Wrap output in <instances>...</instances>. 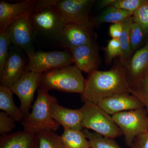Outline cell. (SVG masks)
<instances>
[{
    "mask_svg": "<svg viewBox=\"0 0 148 148\" xmlns=\"http://www.w3.org/2000/svg\"><path fill=\"white\" fill-rule=\"evenodd\" d=\"M126 92L130 93L126 69L117 66L109 71L97 70L88 74L81 95L84 102L97 104L105 98Z\"/></svg>",
    "mask_w": 148,
    "mask_h": 148,
    "instance_id": "obj_1",
    "label": "cell"
},
{
    "mask_svg": "<svg viewBox=\"0 0 148 148\" xmlns=\"http://www.w3.org/2000/svg\"><path fill=\"white\" fill-rule=\"evenodd\" d=\"M86 79L75 65L66 66L42 74L39 89L48 92L51 89L82 95Z\"/></svg>",
    "mask_w": 148,
    "mask_h": 148,
    "instance_id": "obj_2",
    "label": "cell"
},
{
    "mask_svg": "<svg viewBox=\"0 0 148 148\" xmlns=\"http://www.w3.org/2000/svg\"><path fill=\"white\" fill-rule=\"evenodd\" d=\"M56 101V98L48 91L38 88L32 112L21 121L24 130L35 134L41 130H58L60 125L53 119L51 112L52 104Z\"/></svg>",
    "mask_w": 148,
    "mask_h": 148,
    "instance_id": "obj_3",
    "label": "cell"
},
{
    "mask_svg": "<svg viewBox=\"0 0 148 148\" xmlns=\"http://www.w3.org/2000/svg\"><path fill=\"white\" fill-rule=\"evenodd\" d=\"M80 108L84 129L93 130L103 137L114 139L123 135L112 116L107 113L97 104L85 102Z\"/></svg>",
    "mask_w": 148,
    "mask_h": 148,
    "instance_id": "obj_4",
    "label": "cell"
},
{
    "mask_svg": "<svg viewBox=\"0 0 148 148\" xmlns=\"http://www.w3.org/2000/svg\"><path fill=\"white\" fill-rule=\"evenodd\" d=\"M29 16L34 27V37L57 42L66 24L55 6L34 12Z\"/></svg>",
    "mask_w": 148,
    "mask_h": 148,
    "instance_id": "obj_5",
    "label": "cell"
},
{
    "mask_svg": "<svg viewBox=\"0 0 148 148\" xmlns=\"http://www.w3.org/2000/svg\"><path fill=\"white\" fill-rule=\"evenodd\" d=\"M112 116L121 130L126 145L130 147L137 136L147 132L148 113L145 108L122 112Z\"/></svg>",
    "mask_w": 148,
    "mask_h": 148,
    "instance_id": "obj_6",
    "label": "cell"
},
{
    "mask_svg": "<svg viewBox=\"0 0 148 148\" xmlns=\"http://www.w3.org/2000/svg\"><path fill=\"white\" fill-rule=\"evenodd\" d=\"M73 63L70 50L38 51L29 58L25 72L32 71L42 74L71 66Z\"/></svg>",
    "mask_w": 148,
    "mask_h": 148,
    "instance_id": "obj_7",
    "label": "cell"
},
{
    "mask_svg": "<svg viewBox=\"0 0 148 148\" xmlns=\"http://www.w3.org/2000/svg\"><path fill=\"white\" fill-rule=\"evenodd\" d=\"M94 2L92 0H58L55 7L66 24L83 25L92 29L89 14Z\"/></svg>",
    "mask_w": 148,
    "mask_h": 148,
    "instance_id": "obj_8",
    "label": "cell"
},
{
    "mask_svg": "<svg viewBox=\"0 0 148 148\" xmlns=\"http://www.w3.org/2000/svg\"><path fill=\"white\" fill-rule=\"evenodd\" d=\"M11 44L32 58L35 51L34 45V27L30 16L18 18L5 29Z\"/></svg>",
    "mask_w": 148,
    "mask_h": 148,
    "instance_id": "obj_9",
    "label": "cell"
},
{
    "mask_svg": "<svg viewBox=\"0 0 148 148\" xmlns=\"http://www.w3.org/2000/svg\"><path fill=\"white\" fill-rule=\"evenodd\" d=\"M42 75L32 71L25 72L10 88L20 100V110L25 117L30 114L35 93L38 89Z\"/></svg>",
    "mask_w": 148,
    "mask_h": 148,
    "instance_id": "obj_10",
    "label": "cell"
},
{
    "mask_svg": "<svg viewBox=\"0 0 148 148\" xmlns=\"http://www.w3.org/2000/svg\"><path fill=\"white\" fill-rule=\"evenodd\" d=\"M27 65L24 52L11 44L2 73L0 75L1 86L10 88L25 73Z\"/></svg>",
    "mask_w": 148,
    "mask_h": 148,
    "instance_id": "obj_11",
    "label": "cell"
},
{
    "mask_svg": "<svg viewBox=\"0 0 148 148\" xmlns=\"http://www.w3.org/2000/svg\"><path fill=\"white\" fill-rule=\"evenodd\" d=\"M36 0H24L11 3L0 2V31H3L13 21L24 16H30L36 10Z\"/></svg>",
    "mask_w": 148,
    "mask_h": 148,
    "instance_id": "obj_12",
    "label": "cell"
},
{
    "mask_svg": "<svg viewBox=\"0 0 148 148\" xmlns=\"http://www.w3.org/2000/svg\"><path fill=\"white\" fill-rule=\"evenodd\" d=\"M92 41V28L77 24H66L57 42L64 49L70 50Z\"/></svg>",
    "mask_w": 148,
    "mask_h": 148,
    "instance_id": "obj_13",
    "label": "cell"
},
{
    "mask_svg": "<svg viewBox=\"0 0 148 148\" xmlns=\"http://www.w3.org/2000/svg\"><path fill=\"white\" fill-rule=\"evenodd\" d=\"M97 104L111 116L122 112L145 108L138 98L128 92L105 98Z\"/></svg>",
    "mask_w": 148,
    "mask_h": 148,
    "instance_id": "obj_14",
    "label": "cell"
},
{
    "mask_svg": "<svg viewBox=\"0 0 148 148\" xmlns=\"http://www.w3.org/2000/svg\"><path fill=\"white\" fill-rule=\"evenodd\" d=\"M70 51L75 65L81 71L89 74L97 70L100 64V58L93 41Z\"/></svg>",
    "mask_w": 148,
    "mask_h": 148,
    "instance_id": "obj_15",
    "label": "cell"
},
{
    "mask_svg": "<svg viewBox=\"0 0 148 148\" xmlns=\"http://www.w3.org/2000/svg\"><path fill=\"white\" fill-rule=\"evenodd\" d=\"M52 118L64 130H82V117L80 109L73 110L60 106L57 101L52 104L51 108Z\"/></svg>",
    "mask_w": 148,
    "mask_h": 148,
    "instance_id": "obj_16",
    "label": "cell"
},
{
    "mask_svg": "<svg viewBox=\"0 0 148 148\" xmlns=\"http://www.w3.org/2000/svg\"><path fill=\"white\" fill-rule=\"evenodd\" d=\"M125 69L130 86L148 71V41L133 54Z\"/></svg>",
    "mask_w": 148,
    "mask_h": 148,
    "instance_id": "obj_17",
    "label": "cell"
},
{
    "mask_svg": "<svg viewBox=\"0 0 148 148\" xmlns=\"http://www.w3.org/2000/svg\"><path fill=\"white\" fill-rule=\"evenodd\" d=\"M36 134L23 131L1 135L0 148H38Z\"/></svg>",
    "mask_w": 148,
    "mask_h": 148,
    "instance_id": "obj_18",
    "label": "cell"
},
{
    "mask_svg": "<svg viewBox=\"0 0 148 148\" xmlns=\"http://www.w3.org/2000/svg\"><path fill=\"white\" fill-rule=\"evenodd\" d=\"M13 94L10 88L0 86V110L15 121H22L25 116L20 108H18L14 103Z\"/></svg>",
    "mask_w": 148,
    "mask_h": 148,
    "instance_id": "obj_19",
    "label": "cell"
},
{
    "mask_svg": "<svg viewBox=\"0 0 148 148\" xmlns=\"http://www.w3.org/2000/svg\"><path fill=\"white\" fill-rule=\"evenodd\" d=\"M133 12L117 8L110 6L106 8L103 12L96 18L92 21L93 26L95 22L100 23H122L127 18L133 16Z\"/></svg>",
    "mask_w": 148,
    "mask_h": 148,
    "instance_id": "obj_20",
    "label": "cell"
},
{
    "mask_svg": "<svg viewBox=\"0 0 148 148\" xmlns=\"http://www.w3.org/2000/svg\"><path fill=\"white\" fill-rule=\"evenodd\" d=\"M61 136L66 148H90L89 141L83 130H64Z\"/></svg>",
    "mask_w": 148,
    "mask_h": 148,
    "instance_id": "obj_21",
    "label": "cell"
},
{
    "mask_svg": "<svg viewBox=\"0 0 148 148\" xmlns=\"http://www.w3.org/2000/svg\"><path fill=\"white\" fill-rule=\"evenodd\" d=\"M36 135L38 140V148H66L61 136L54 131L41 130Z\"/></svg>",
    "mask_w": 148,
    "mask_h": 148,
    "instance_id": "obj_22",
    "label": "cell"
},
{
    "mask_svg": "<svg viewBox=\"0 0 148 148\" xmlns=\"http://www.w3.org/2000/svg\"><path fill=\"white\" fill-rule=\"evenodd\" d=\"M130 87V93L142 103L148 113V71Z\"/></svg>",
    "mask_w": 148,
    "mask_h": 148,
    "instance_id": "obj_23",
    "label": "cell"
},
{
    "mask_svg": "<svg viewBox=\"0 0 148 148\" xmlns=\"http://www.w3.org/2000/svg\"><path fill=\"white\" fill-rule=\"evenodd\" d=\"M133 22V17H130L123 22V29L121 36L119 40L121 46L122 55L121 60L123 63L127 62L132 54V51L130 46V40L129 31L130 26Z\"/></svg>",
    "mask_w": 148,
    "mask_h": 148,
    "instance_id": "obj_24",
    "label": "cell"
},
{
    "mask_svg": "<svg viewBox=\"0 0 148 148\" xmlns=\"http://www.w3.org/2000/svg\"><path fill=\"white\" fill-rule=\"evenodd\" d=\"M84 132L89 141L90 148H122L114 139H110L86 129H84Z\"/></svg>",
    "mask_w": 148,
    "mask_h": 148,
    "instance_id": "obj_25",
    "label": "cell"
},
{
    "mask_svg": "<svg viewBox=\"0 0 148 148\" xmlns=\"http://www.w3.org/2000/svg\"><path fill=\"white\" fill-rule=\"evenodd\" d=\"M147 32L142 26L133 21L129 31L130 40L132 52L140 46Z\"/></svg>",
    "mask_w": 148,
    "mask_h": 148,
    "instance_id": "obj_26",
    "label": "cell"
},
{
    "mask_svg": "<svg viewBox=\"0 0 148 148\" xmlns=\"http://www.w3.org/2000/svg\"><path fill=\"white\" fill-rule=\"evenodd\" d=\"M11 45L10 40L5 30L0 31V75L8 57Z\"/></svg>",
    "mask_w": 148,
    "mask_h": 148,
    "instance_id": "obj_27",
    "label": "cell"
},
{
    "mask_svg": "<svg viewBox=\"0 0 148 148\" xmlns=\"http://www.w3.org/2000/svg\"><path fill=\"white\" fill-rule=\"evenodd\" d=\"M147 1V0H114L112 6L134 13L141 6Z\"/></svg>",
    "mask_w": 148,
    "mask_h": 148,
    "instance_id": "obj_28",
    "label": "cell"
},
{
    "mask_svg": "<svg viewBox=\"0 0 148 148\" xmlns=\"http://www.w3.org/2000/svg\"><path fill=\"white\" fill-rule=\"evenodd\" d=\"M132 17L134 22L140 24L148 33V1L134 12Z\"/></svg>",
    "mask_w": 148,
    "mask_h": 148,
    "instance_id": "obj_29",
    "label": "cell"
},
{
    "mask_svg": "<svg viewBox=\"0 0 148 148\" xmlns=\"http://www.w3.org/2000/svg\"><path fill=\"white\" fill-rule=\"evenodd\" d=\"M104 50L108 62H111L114 58L116 57L120 58L121 57V47L118 39L112 38L110 40Z\"/></svg>",
    "mask_w": 148,
    "mask_h": 148,
    "instance_id": "obj_30",
    "label": "cell"
},
{
    "mask_svg": "<svg viewBox=\"0 0 148 148\" xmlns=\"http://www.w3.org/2000/svg\"><path fill=\"white\" fill-rule=\"evenodd\" d=\"M15 121L3 112H0V134L6 135L16 127Z\"/></svg>",
    "mask_w": 148,
    "mask_h": 148,
    "instance_id": "obj_31",
    "label": "cell"
},
{
    "mask_svg": "<svg viewBox=\"0 0 148 148\" xmlns=\"http://www.w3.org/2000/svg\"><path fill=\"white\" fill-rule=\"evenodd\" d=\"M130 148H148V132H145L137 136Z\"/></svg>",
    "mask_w": 148,
    "mask_h": 148,
    "instance_id": "obj_32",
    "label": "cell"
},
{
    "mask_svg": "<svg viewBox=\"0 0 148 148\" xmlns=\"http://www.w3.org/2000/svg\"><path fill=\"white\" fill-rule=\"evenodd\" d=\"M123 29V22L122 23H115L111 25L109 28V33L112 38L118 39L121 36Z\"/></svg>",
    "mask_w": 148,
    "mask_h": 148,
    "instance_id": "obj_33",
    "label": "cell"
},
{
    "mask_svg": "<svg viewBox=\"0 0 148 148\" xmlns=\"http://www.w3.org/2000/svg\"><path fill=\"white\" fill-rule=\"evenodd\" d=\"M58 0H39L36 1L35 12L39 11L51 6H55Z\"/></svg>",
    "mask_w": 148,
    "mask_h": 148,
    "instance_id": "obj_34",
    "label": "cell"
},
{
    "mask_svg": "<svg viewBox=\"0 0 148 148\" xmlns=\"http://www.w3.org/2000/svg\"><path fill=\"white\" fill-rule=\"evenodd\" d=\"M114 1V0H103L100 2L99 6L101 8L108 7L112 6Z\"/></svg>",
    "mask_w": 148,
    "mask_h": 148,
    "instance_id": "obj_35",
    "label": "cell"
},
{
    "mask_svg": "<svg viewBox=\"0 0 148 148\" xmlns=\"http://www.w3.org/2000/svg\"><path fill=\"white\" fill-rule=\"evenodd\" d=\"M147 132H148V127Z\"/></svg>",
    "mask_w": 148,
    "mask_h": 148,
    "instance_id": "obj_36",
    "label": "cell"
}]
</instances>
